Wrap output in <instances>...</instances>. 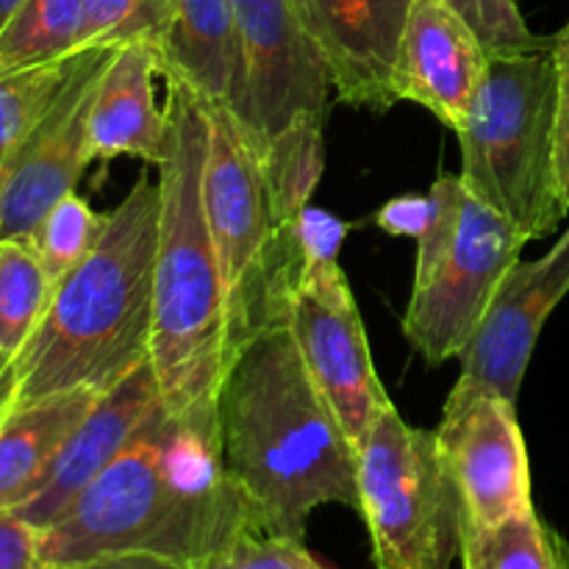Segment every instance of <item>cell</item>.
Listing matches in <instances>:
<instances>
[{"label": "cell", "mask_w": 569, "mask_h": 569, "mask_svg": "<svg viewBox=\"0 0 569 569\" xmlns=\"http://www.w3.org/2000/svg\"><path fill=\"white\" fill-rule=\"evenodd\" d=\"M248 531L261 528L226 467L217 406L161 403L37 545L48 567L150 553L209 569Z\"/></svg>", "instance_id": "6da1fadb"}, {"label": "cell", "mask_w": 569, "mask_h": 569, "mask_svg": "<svg viewBox=\"0 0 569 569\" xmlns=\"http://www.w3.org/2000/svg\"><path fill=\"white\" fill-rule=\"evenodd\" d=\"M222 456L261 533L300 539L320 506L359 509V453L311 381L287 326L231 356L217 389Z\"/></svg>", "instance_id": "7a4b0ae2"}, {"label": "cell", "mask_w": 569, "mask_h": 569, "mask_svg": "<svg viewBox=\"0 0 569 569\" xmlns=\"http://www.w3.org/2000/svg\"><path fill=\"white\" fill-rule=\"evenodd\" d=\"M159 217V178L139 172L106 211L92 253L56 283L42 322L17 356V403L70 389L106 395L150 361Z\"/></svg>", "instance_id": "3957f363"}, {"label": "cell", "mask_w": 569, "mask_h": 569, "mask_svg": "<svg viewBox=\"0 0 569 569\" xmlns=\"http://www.w3.org/2000/svg\"><path fill=\"white\" fill-rule=\"evenodd\" d=\"M167 83L172 139L161 161L159 248L153 267V365L170 411L214 403L228 353L226 287L203 206L206 109L183 83Z\"/></svg>", "instance_id": "277c9868"}, {"label": "cell", "mask_w": 569, "mask_h": 569, "mask_svg": "<svg viewBox=\"0 0 569 569\" xmlns=\"http://www.w3.org/2000/svg\"><path fill=\"white\" fill-rule=\"evenodd\" d=\"M559 78L553 50L492 56L456 131L461 183L522 237L542 239L569 214L559 176Z\"/></svg>", "instance_id": "5b68a950"}, {"label": "cell", "mask_w": 569, "mask_h": 569, "mask_svg": "<svg viewBox=\"0 0 569 569\" xmlns=\"http://www.w3.org/2000/svg\"><path fill=\"white\" fill-rule=\"evenodd\" d=\"M209 139L203 206L226 287L228 353L283 322V300L298 278V233L278 211L264 159L228 106H206ZM231 361V359H228Z\"/></svg>", "instance_id": "8992f818"}, {"label": "cell", "mask_w": 569, "mask_h": 569, "mask_svg": "<svg viewBox=\"0 0 569 569\" xmlns=\"http://www.w3.org/2000/svg\"><path fill=\"white\" fill-rule=\"evenodd\" d=\"M431 220L417 239L415 283L403 337L431 367L459 359L528 239L461 183L442 176L428 189Z\"/></svg>", "instance_id": "52a82bcc"}, {"label": "cell", "mask_w": 569, "mask_h": 569, "mask_svg": "<svg viewBox=\"0 0 569 569\" xmlns=\"http://www.w3.org/2000/svg\"><path fill=\"white\" fill-rule=\"evenodd\" d=\"M359 515L378 569H450L461 548L459 489L437 433L389 406L359 445Z\"/></svg>", "instance_id": "ba28073f"}, {"label": "cell", "mask_w": 569, "mask_h": 569, "mask_svg": "<svg viewBox=\"0 0 569 569\" xmlns=\"http://www.w3.org/2000/svg\"><path fill=\"white\" fill-rule=\"evenodd\" d=\"M283 326L315 387L359 450L378 417L395 403L376 372L365 322L339 261L300 264L283 300Z\"/></svg>", "instance_id": "9c48e42d"}, {"label": "cell", "mask_w": 569, "mask_h": 569, "mask_svg": "<svg viewBox=\"0 0 569 569\" xmlns=\"http://www.w3.org/2000/svg\"><path fill=\"white\" fill-rule=\"evenodd\" d=\"M114 48L72 53L70 76L0 170V242L28 239L92 164L89 109Z\"/></svg>", "instance_id": "30bf717a"}, {"label": "cell", "mask_w": 569, "mask_h": 569, "mask_svg": "<svg viewBox=\"0 0 569 569\" xmlns=\"http://www.w3.org/2000/svg\"><path fill=\"white\" fill-rule=\"evenodd\" d=\"M433 433L459 489L467 526H498L533 509L531 461L517 403L492 389L456 383Z\"/></svg>", "instance_id": "8fae6325"}, {"label": "cell", "mask_w": 569, "mask_h": 569, "mask_svg": "<svg viewBox=\"0 0 569 569\" xmlns=\"http://www.w3.org/2000/svg\"><path fill=\"white\" fill-rule=\"evenodd\" d=\"M569 292V226L537 261H517L459 356L465 387L492 389L517 403L545 322Z\"/></svg>", "instance_id": "7c38bea8"}, {"label": "cell", "mask_w": 569, "mask_h": 569, "mask_svg": "<svg viewBox=\"0 0 569 569\" xmlns=\"http://www.w3.org/2000/svg\"><path fill=\"white\" fill-rule=\"evenodd\" d=\"M415 0H292L322 56L337 100L353 109L389 111L395 59Z\"/></svg>", "instance_id": "4fadbf2b"}, {"label": "cell", "mask_w": 569, "mask_h": 569, "mask_svg": "<svg viewBox=\"0 0 569 569\" xmlns=\"http://www.w3.org/2000/svg\"><path fill=\"white\" fill-rule=\"evenodd\" d=\"M489 70V53L442 0H415L395 59V98L431 111L459 131Z\"/></svg>", "instance_id": "5bb4252c"}, {"label": "cell", "mask_w": 569, "mask_h": 569, "mask_svg": "<svg viewBox=\"0 0 569 569\" xmlns=\"http://www.w3.org/2000/svg\"><path fill=\"white\" fill-rule=\"evenodd\" d=\"M161 403L164 400H161L153 365L144 361L126 381L100 395L94 409L61 450L44 487L11 515L20 517L33 531H44L48 526H53L76 503L78 495L122 453L128 439Z\"/></svg>", "instance_id": "9a60e30c"}, {"label": "cell", "mask_w": 569, "mask_h": 569, "mask_svg": "<svg viewBox=\"0 0 569 569\" xmlns=\"http://www.w3.org/2000/svg\"><path fill=\"white\" fill-rule=\"evenodd\" d=\"M161 76L159 48L153 42L117 44L94 89L89 109L92 161L128 156L159 167L170 153V109L156 100Z\"/></svg>", "instance_id": "2e32d148"}, {"label": "cell", "mask_w": 569, "mask_h": 569, "mask_svg": "<svg viewBox=\"0 0 569 569\" xmlns=\"http://www.w3.org/2000/svg\"><path fill=\"white\" fill-rule=\"evenodd\" d=\"M159 59L164 81L183 83L206 106H231L239 76L233 0H170Z\"/></svg>", "instance_id": "e0dca14e"}, {"label": "cell", "mask_w": 569, "mask_h": 569, "mask_svg": "<svg viewBox=\"0 0 569 569\" xmlns=\"http://www.w3.org/2000/svg\"><path fill=\"white\" fill-rule=\"evenodd\" d=\"M100 400L92 389H70L17 403L0 422V515L26 506L53 472L61 450Z\"/></svg>", "instance_id": "ac0fdd59"}, {"label": "cell", "mask_w": 569, "mask_h": 569, "mask_svg": "<svg viewBox=\"0 0 569 569\" xmlns=\"http://www.w3.org/2000/svg\"><path fill=\"white\" fill-rule=\"evenodd\" d=\"M459 559L461 569H569V539L531 509L487 528L461 522Z\"/></svg>", "instance_id": "d6986e66"}, {"label": "cell", "mask_w": 569, "mask_h": 569, "mask_svg": "<svg viewBox=\"0 0 569 569\" xmlns=\"http://www.w3.org/2000/svg\"><path fill=\"white\" fill-rule=\"evenodd\" d=\"M87 0H22L0 28V76L53 64L78 50Z\"/></svg>", "instance_id": "ffe728a7"}, {"label": "cell", "mask_w": 569, "mask_h": 569, "mask_svg": "<svg viewBox=\"0 0 569 569\" xmlns=\"http://www.w3.org/2000/svg\"><path fill=\"white\" fill-rule=\"evenodd\" d=\"M56 283L28 239L0 242V350L20 356L42 322Z\"/></svg>", "instance_id": "44dd1931"}, {"label": "cell", "mask_w": 569, "mask_h": 569, "mask_svg": "<svg viewBox=\"0 0 569 569\" xmlns=\"http://www.w3.org/2000/svg\"><path fill=\"white\" fill-rule=\"evenodd\" d=\"M103 228L106 214L94 211L78 192H70L42 217L28 242L37 250L50 281L59 283L92 253Z\"/></svg>", "instance_id": "7402d4cb"}, {"label": "cell", "mask_w": 569, "mask_h": 569, "mask_svg": "<svg viewBox=\"0 0 569 569\" xmlns=\"http://www.w3.org/2000/svg\"><path fill=\"white\" fill-rule=\"evenodd\" d=\"M72 56L0 76V170L70 76Z\"/></svg>", "instance_id": "603a6c76"}, {"label": "cell", "mask_w": 569, "mask_h": 569, "mask_svg": "<svg viewBox=\"0 0 569 569\" xmlns=\"http://www.w3.org/2000/svg\"><path fill=\"white\" fill-rule=\"evenodd\" d=\"M170 0H87L78 50L153 42L159 48Z\"/></svg>", "instance_id": "cb8c5ba5"}, {"label": "cell", "mask_w": 569, "mask_h": 569, "mask_svg": "<svg viewBox=\"0 0 569 569\" xmlns=\"http://www.w3.org/2000/svg\"><path fill=\"white\" fill-rule=\"evenodd\" d=\"M442 3L476 31L489 59L550 48V39L537 37L528 28L517 0H442Z\"/></svg>", "instance_id": "d4e9b609"}, {"label": "cell", "mask_w": 569, "mask_h": 569, "mask_svg": "<svg viewBox=\"0 0 569 569\" xmlns=\"http://www.w3.org/2000/svg\"><path fill=\"white\" fill-rule=\"evenodd\" d=\"M209 569H331L322 565L300 539L270 537L248 531L231 550L220 556Z\"/></svg>", "instance_id": "484cf974"}, {"label": "cell", "mask_w": 569, "mask_h": 569, "mask_svg": "<svg viewBox=\"0 0 569 569\" xmlns=\"http://www.w3.org/2000/svg\"><path fill=\"white\" fill-rule=\"evenodd\" d=\"M431 220V198L426 194H400L381 206L376 214V226L389 237L420 239Z\"/></svg>", "instance_id": "4316f807"}, {"label": "cell", "mask_w": 569, "mask_h": 569, "mask_svg": "<svg viewBox=\"0 0 569 569\" xmlns=\"http://www.w3.org/2000/svg\"><path fill=\"white\" fill-rule=\"evenodd\" d=\"M550 50L559 78V117H556V144H559V176L569 200V22L556 37H550Z\"/></svg>", "instance_id": "83f0119b"}, {"label": "cell", "mask_w": 569, "mask_h": 569, "mask_svg": "<svg viewBox=\"0 0 569 569\" xmlns=\"http://www.w3.org/2000/svg\"><path fill=\"white\" fill-rule=\"evenodd\" d=\"M0 569H50L39 556L37 531L17 515H0Z\"/></svg>", "instance_id": "f1b7e54d"}, {"label": "cell", "mask_w": 569, "mask_h": 569, "mask_svg": "<svg viewBox=\"0 0 569 569\" xmlns=\"http://www.w3.org/2000/svg\"><path fill=\"white\" fill-rule=\"evenodd\" d=\"M50 569H198L189 567L183 561L164 559V556L150 553H114V556H98V559L78 561V565L50 567Z\"/></svg>", "instance_id": "f546056e"}, {"label": "cell", "mask_w": 569, "mask_h": 569, "mask_svg": "<svg viewBox=\"0 0 569 569\" xmlns=\"http://www.w3.org/2000/svg\"><path fill=\"white\" fill-rule=\"evenodd\" d=\"M17 392H20V376H17V359L0 350V422L6 420L17 406Z\"/></svg>", "instance_id": "4dcf8cb0"}, {"label": "cell", "mask_w": 569, "mask_h": 569, "mask_svg": "<svg viewBox=\"0 0 569 569\" xmlns=\"http://www.w3.org/2000/svg\"><path fill=\"white\" fill-rule=\"evenodd\" d=\"M20 3H22V0H0V28H3L6 22L11 20V14L20 9Z\"/></svg>", "instance_id": "1f68e13d"}]
</instances>
